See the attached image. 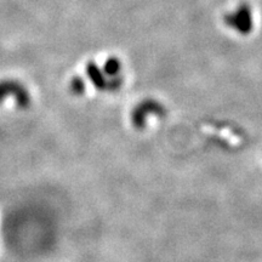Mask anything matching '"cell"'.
Segmentation results:
<instances>
[{
    "label": "cell",
    "instance_id": "8992f818",
    "mask_svg": "<svg viewBox=\"0 0 262 262\" xmlns=\"http://www.w3.org/2000/svg\"><path fill=\"white\" fill-rule=\"evenodd\" d=\"M71 91L74 95H81L85 91V83L80 77H74L71 80Z\"/></svg>",
    "mask_w": 262,
    "mask_h": 262
},
{
    "label": "cell",
    "instance_id": "3957f363",
    "mask_svg": "<svg viewBox=\"0 0 262 262\" xmlns=\"http://www.w3.org/2000/svg\"><path fill=\"white\" fill-rule=\"evenodd\" d=\"M149 114H156V116L163 117L165 114V110L159 102L155 100H146L134 108L133 113H131V122L133 125L137 130H142L146 127L147 120H148Z\"/></svg>",
    "mask_w": 262,
    "mask_h": 262
},
{
    "label": "cell",
    "instance_id": "277c9868",
    "mask_svg": "<svg viewBox=\"0 0 262 262\" xmlns=\"http://www.w3.org/2000/svg\"><path fill=\"white\" fill-rule=\"evenodd\" d=\"M86 74L89 77L91 83L98 90H106L107 89V80L104 78L102 71L97 67L94 62H89L86 64Z\"/></svg>",
    "mask_w": 262,
    "mask_h": 262
},
{
    "label": "cell",
    "instance_id": "7a4b0ae2",
    "mask_svg": "<svg viewBox=\"0 0 262 262\" xmlns=\"http://www.w3.org/2000/svg\"><path fill=\"white\" fill-rule=\"evenodd\" d=\"M225 22L241 34H249L254 28L253 12L247 4L239 5L237 10L225 17Z\"/></svg>",
    "mask_w": 262,
    "mask_h": 262
},
{
    "label": "cell",
    "instance_id": "6da1fadb",
    "mask_svg": "<svg viewBox=\"0 0 262 262\" xmlns=\"http://www.w3.org/2000/svg\"><path fill=\"white\" fill-rule=\"evenodd\" d=\"M12 96L18 110H28L31 107L32 97L24 84L14 79L0 80V103Z\"/></svg>",
    "mask_w": 262,
    "mask_h": 262
},
{
    "label": "cell",
    "instance_id": "5b68a950",
    "mask_svg": "<svg viewBox=\"0 0 262 262\" xmlns=\"http://www.w3.org/2000/svg\"><path fill=\"white\" fill-rule=\"evenodd\" d=\"M104 73L110 77H117L119 74L120 68H122V64L118 58L116 57H110L108 60L104 62Z\"/></svg>",
    "mask_w": 262,
    "mask_h": 262
}]
</instances>
